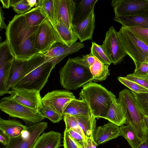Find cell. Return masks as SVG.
<instances>
[{
	"label": "cell",
	"mask_w": 148,
	"mask_h": 148,
	"mask_svg": "<svg viewBox=\"0 0 148 148\" xmlns=\"http://www.w3.org/2000/svg\"><path fill=\"white\" fill-rule=\"evenodd\" d=\"M39 26L28 25L23 14L16 15L9 22L6 30V40L15 58L27 60L39 53L34 47Z\"/></svg>",
	"instance_id": "1"
},
{
	"label": "cell",
	"mask_w": 148,
	"mask_h": 148,
	"mask_svg": "<svg viewBox=\"0 0 148 148\" xmlns=\"http://www.w3.org/2000/svg\"><path fill=\"white\" fill-rule=\"evenodd\" d=\"M54 67L51 62L46 60L44 54L38 53L27 60L19 81L13 87L40 91Z\"/></svg>",
	"instance_id": "2"
},
{
	"label": "cell",
	"mask_w": 148,
	"mask_h": 148,
	"mask_svg": "<svg viewBox=\"0 0 148 148\" xmlns=\"http://www.w3.org/2000/svg\"><path fill=\"white\" fill-rule=\"evenodd\" d=\"M79 99L86 102L96 118L106 116L116 96L101 85L92 82L83 86Z\"/></svg>",
	"instance_id": "3"
},
{
	"label": "cell",
	"mask_w": 148,
	"mask_h": 148,
	"mask_svg": "<svg viewBox=\"0 0 148 148\" xmlns=\"http://www.w3.org/2000/svg\"><path fill=\"white\" fill-rule=\"evenodd\" d=\"M62 86L68 90H74L92 82L93 78L89 68L69 58L59 71Z\"/></svg>",
	"instance_id": "4"
},
{
	"label": "cell",
	"mask_w": 148,
	"mask_h": 148,
	"mask_svg": "<svg viewBox=\"0 0 148 148\" xmlns=\"http://www.w3.org/2000/svg\"><path fill=\"white\" fill-rule=\"evenodd\" d=\"M118 102L122 106L126 119V123L131 125L138 136L145 141L146 136L143 114L131 90L127 89L119 92Z\"/></svg>",
	"instance_id": "5"
},
{
	"label": "cell",
	"mask_w": 148,
	"mask_h": 148,
	"mask_svg": "<svg viewBox=\"0 0 148 148\" xmlns=\"http://www.w3.org/2000/svg\"><path fill=\"white\" fill-rule=\"evenodd\" d=\"M117 34L125 51L134 62L135 69L143 63H148L147 44L125 27L122 26Z\"/></svg>",
	"instance_id": "6"
},
{
	"label": "cell",
	"mask_w": 148,
	"mask_h": 148,
	"mask_svg": "<svg viewBox=\"0 0 148 148\" xmlns=\"http://www.w3.org/2000/svg\"><path fill=\"white\" fill-rule=\"evenodd\" d=\"M0 109L10 117L22 119L28 126L41 122L45 118L40 111L23 105L11 95L1 99Z\"/></svg>",
	"instance_id": "7"
},
{
	"label": "cell",
	"mask_w": 148,
	"mask_h": 148,
	"mask_svg": "<svg viewBox=\"0 0 148 148\" xmlns=\"http://www.w3.org/2000/svg\"><path fill=\"white\" fill-rule=\"evenodd\" d=\"M47 127V123L40 122L28 126L19 136L10 139L4 148H32L35 142Z\"/></svg>",
	"instance_id": "8"
},
{
	"label": "cell",
	"mask_w": 148,
	"mask_h": 148,
	"mask_svg": "<svg viewBox=\"0 0 148 148\" xmlns=\"http://www.w3.org/2000/svg\"><path fill=\"white\" fill-rule=\"evenodd\" d=\"M57 42L63 43L51 23L46 19L39 25L36 36L35 48L39 53L45 54Z\"/></svg>",
	"instance_id": "9"
},
{
	"label": "cell",
	"mask_w": 148,
	"mask_h": 148,
	"mask_svg": "<svg viewBox=\"0 0 148 148\" xmlns=\"http://www.w3.org/2000/svg\"><path fill=\"white\" fill-rule=\"evenodd\" d=\"M101 46L114 65L121 62L127 55L118 36L117 32L112 26L106 32L105 39Z\"/></svg>",
	"instance_id": "10"
},
{
	"label": "cell",
	"mask_w": 148,
	"mask_h": 148,
	"mask_svg": "<svg viewBox=\"0 0 148 148\" xmlns=\"http://www.w3.org/2000/svg\"><path fill=\"white\" fill-rule=\"evenodd\" d=\"M111 4L115 17L148 15V0H114Z\"/></svg>",
	"instance_id": "11"
},
{
	"label": "cell",
	"mask_w": 148,
	"mask_h": 148,
	"mask_svg": "<svg viewBox=\"0 0 148 148\" xmlns=\"http://www.w3.org/2000/svg\"><path fill=\"white\" fill-rule=\"evenodd\" d=\"M11 88L8 93L21 104L39 111L43 107L40 91L18 87Z\"/></svg>",
	"instance_id": "12"
},
{
	"label": "cell",
	"mask_w": 148,
	"mask_h": 148,
	"mask_svg": "<svg viewBox=\"0 0 148 148\" xmlns=\"http://www.w3.org/2000/svg\"><path fill=\"white\" fill-rule=\"evenodd\" d=\"M75 98L71 92L64 90H55L47 93L42 98V101L43 106L49 107L63 116L66 106Z\"/></svg>",
	"instance_id": "13"
},
{
	"label": "cell",
	"mask_w": 148,
	"mask_h": 148,
	"mask_svg": "<svg viewBox=\"0 0 148 148\" xmlns=\"http://www.w3.org/2000/svg\"><path fill=\"white\" fill-rule=\"evenodd\" d=\"M6 40L0 44V96L8 93L7 83L14 59Z\"/></svg>",
	"instance_id": "14"
},
{
	"label": "cell",
	"mask_w": 148,
	"mask_h": 148,
	"mask_svg": "<svg viewBox=\"0 0 148 148\" xmlns=\"http://www.w3.org/2000/svg\"><path fill=\"white\" fill-rule=\"evenodd\" d=\"M56 23H61L74 31L73 23L76 3L73 0H53Z\"/></svg>",
	"instance_id": "15"
},
{
	"label": "cell",
	"mask_w": 148,
	"mask_h": 148,
	"mask_svg": "<svg viewBox=\"0 0 148 148\" xmlns=\"http://www.w3.org/2000/svg\"><path fill=\"white\" fill-rule=\"evenodd\" d=\"M84 47V43L79 42H76L71 46L57 42L44 55L46 60L51 62L55 67L66 56L78 51Z\"/></svg>",
	"instance_id": "16"
},
{
	"label": "cell",
	"mask_w": 148,
	"mask_h": 148,
	"mask_svg": "<svg viewBox=\"0 0 148 148\" xmlns=\"http://www.w3.org/2000/svg\"><path fill=\"white\" fill-rule=\"evenodd\" d=\"M120 136L119 126L110 122L96 127L93 134V138L98 146Z\"/></svg>",
	"instance_id": "17"
},
{
	"label": "cell",
	"mask_w": 148,
	"mask_h": 148,
	"mask_svg": "<svg viewBox=\"0 0 148 148\" xmlns=\"http://www.w3.org/2000/svg\"><path fill=\"white\" fill-rule=\"evenodd\" d=\"M94 9L85 19L79 23L73 25V30L81 42L92 39L95 26Z\"/></svg>",
	"instance_id": "18"
},
{
	"label": "cell",
	"mask_w": 148,
	"mask_h": 148,
	"mask_svg": "<svg viewBox=\"0 0 148 148\" xmlns=\"http://www.w3.org/2000/svg\"><path fill=\"white\" fill-rule=\"evenodd\" d=\"M62 137L58 132H44L37 139L32 148H58L61 145Z\"/></svg>",
	"instance_id": "19"
},
{
	"label": "cell",
	"mask_w": 148,
	"mask_h": 148,
	"mask_svg": "<svg viewBox=\"0 0 148 148\" xmlns=\"http://www.w3.org/2000/svg\"><path fill=\"white\" fill-rule=\"evenodd\" d=\"M21 122L15 119L7 120L0 118V130L5 133L10 139L19 136L27 128Z\"/></svg>",
	"instance_id": "20"
},
{
	"label": "cell",
	"mask_w": 148,
	"mask_h": 148,
	"mask_svg": "<svg viewBox=\"0 0 148 148\" xmlns=\"http://www.w3.org/2000/svg\"><path fill=\"white\" fill-rule=\"evenodd\" d=\"M104 119L119 126L126 123L123 108L118 102L116 97L113 99L108 112Z\"/></svg>",
	"instance_id": "21"
},
{
	"label": "cell",
	"mask_w": 148,
	"mask_h": 148,
	"mask_svg": "<svg viewBox=\"0 0 148 148\" xmlns=\"http://www.w3.org/2000/svg\"><path fill=\"white\" fill-rule=\"evenodd\" d=\"M98 0H82L79 1L75 8L74 15L73 25H76L87 17L94 9Z\"/></svg>",
	"instance_id": "22"
},
{
	"label": "cell",
	"mask_w": 148,
	"mask_h": 148,
	"mask_svg": "<svg viewBox=\"0 0 148 148\" xmlns=\"http://www.w3.org/2000/svg\"><path fill=\"white\" fill-rule=\"evenodd\" d=\"M114 20L125 27H138L148 29V15L120 16Z\"/></svg>",
	"instance_id": "23"
},
{
	"label": "cell",
	"mask_w": 148,
	"mask_h": 148,
	"mask_svg": "<svg viewBox=\"0 0 148 148\" xmlns=\"http://www.w3.org/2000/svg\"><path fill=\"white\" fill-rule=\"evenodd\" d=\"M91 112L87 103L85 101L75 98L68 104L63 112L64 114H68L76 116H88Z\"/></svg>",
	"instance_id": "24"
},
{
	"label": "cell",
	"mask_w": 148,
	"mask_h": 148,
	"mask_svg": "<svg viewBox=\"0 0 148 148\" xmlns=\"http://www.w3.org/2000/svg\"><path fill=\"white\" fill-rule=\"evenodd\" d=\"M27 60H19L14 58L7 83L8 90H9L19 81Z\"/></svg>",
	"instance_id": "25"
},
{
	"label": "cell",
	"mask_w": 148,
	"mask_h": 148,
	"mask_svg": "<svg viewBox=\"0 0 148 148\" xmlns=\"http://www.w3.org/2000/svg\"><path fill=\"white\" fill-rule=\"evenodd\" d=\"M77 123L86 137L93 138L96 128V118L91 112L88 116H76Z\"/></svg>",
	"instance_id": "26"
},
{
	"label": "cell",
	"mask_w": 148,
	"mask_h": 148,
	"mask_svg": "<svg viewBox=\"0 0 148 148\" xmlns=\"http://www.w3.org/2000/svg\"><path fill=\"white\" fill-rule=\"evenodd\" d=\"M53 28L62 42L68 46L75 43L78 39L74 31L70 30L62 23H56Z\"/></svg>",
	"instance_id": "27"
},
{
	"label": "cell",
	"mask_w": 148,
	"mask_h": 148,
	"mask_svg": "<svg viewBox=\"0 0 148 148\" xmlns=\"http://www.w3.org/2000/svg\"><path fill=\"white\" fill-rule=\"evenodd\" d=\"M95 58V63L89 68L92 74L93 81L95 82L102 81L105 80L110 74L108 69L109 65L101 62L97 58Z\"/></svg>",
	"instance_id": "28"
},
{
	"label": "cell",
	"mask_w": 148,
	"mask_h": 148,
	"mask_svg": "<svg viewBox=\"0 0 148 148\" xmlns=\"http://www.w3.org/2000/svg\"><path fill=\"white\" fill-rule=\"evenodd\" d=\"M119 129L121 136L126 139L132 148H137L143 142L130 125H121L119 126Z\"/></svg>",
	"instance_id": "29"
},
{
	"label": "cell",
	"mask_w": 148,
	"mask_h": 148,
	"mask_svg": "<svg viewBox=\"0 0 148 148\" xmlns=\"http://www.w3.org/2000/svg\"><path fill=\"white\" fill-rule=\"evenodd\" d=\"M35 7H39L43 15L54 27L56 23L53 0H37Z\"/></svg>",
	"instance_id": "30"
},
{
	"label": "cell",
	"mask_w": 148,
	"mask_h": 148,
	"mask_svg": "<svg viewBox=\"0 0 148 148\" xmlns=\"http://www.w3.org/2000/svg\"><path fill=\"white\" fill-rule=\"evenodd\" d=\"M27 25L31 26H39L46 19L39 7H35L23 14Z\"/></svg>",
	"instance_id": "31"
},
{
	"label": "cell",
	"mask_w": 148,
	"mask_h": 148,
	"mask_svg": "<svg viewBox=\"0 0 148 148\" xmlns=\"http://www.w3.org/2000/svg\"><path fill=\"white\" fill-rule=\"evenodd\" d=\"M90 53L103 63L109 65L112 63L110 60L101 45L95 42H92Z\"/></svg>",
	"instance_id": "32"
},
{
	"label": "cell",
	"mask_w": 148,
	"mask_h": 148,
	"mask_svg": "<svg viewBox=\"0 0 148 148\" xmlns=\"http://www.w3.org/2000/svg\"><path fill=\"white\" fill-rule=\"evenodd\" d=\"M63 117L66 125L65 130H68L71 129L81 134L86 140L87 138L79 126L75 116L64 114Z\"/></svg>",
	"instance_id": "33"
},
{
	"label": "cell",
	"mask_w": 148,
	"mask_h": 148,
	"mask_svg": "<svg viewBox=\"0 0 148 148\" xmlns=\"http://www.w3.org/2000/svg\"><path fill=\"white\" fill-rule=\"evenodd\" d=\"M138 104L144 115H148V93H136L131 90Z\"/></svg>",
	"instance_id": "34"
},
{
	"label": "cell",
	"mask_w": 148,
	"mask_h": 148,
	"mask_svg": "<svg viewBox=\"0 0 148 148\" xmlns=\"http://www.w3.org/2000/svg\"><path fill=\"white\" fill-rule=\"evenodd\" d=\"M40 112L43 117L48 119L53 123H59L62 120L63 117V116L47 106H43Z\"/></svg>",
	"instance_id": "35"
},
{
	"label": "cell",
	"mask_w": 148,
	"mask_h": 148,
	"mask_svg": "<svg viewBox=\"0 0 148 148\" xmlns=\"http://www.w3.org/2000/svg\"><path fill=\"white\" fill-rule=\"evenodd\" d=\"M118 79L120 82L133 91L138 93H148V89L127 79L125 77H119L118 78Z\"/></svg>",
	"instance_id": "36"
},
{
	"label": "cell",
	"mask_w": 148,
	"mask_h": 148,
	"mask_svg": "<svg viewBox=\"0 0 148 148\" xmlns=\"http://www.w3.org/2000/svg\"><path fill=\"white\" fill-rule=\"evenodd\" d=\"M10 6L18 14H23L31 10L32 7L29 5L27 0H10Z\"/></svg>",
	"instance_id": "37"
},
{
	"label": "cell",
	"mask_w": 148,
	"mask_h": 148,
	"mask_svg": "<svg viewBox=\"0 0 148 148\" xmlns=\"http://www.w3.org/2000/svg\"><path fill=\"white\" fill-rule=\"evenodd\" d=\"M71 59L74 62L89 68L95 63V57L90 53L83 56L82 57H77L71 58Z\"/></svg>",
	"instance_id": "38"
},
{
	"label": "cell",
	"mask_w": 148,
	"mask_h": 148,
	"mask_svg": "<svg viewBox=\"0 0 148 148\" xmlns=\"http://www.w3.org/2000/svg\"><path fill=\"white\" fill-rule=\"evenodd\" d=\"M126 27L148 45V29L138 27Z\"/></svg>",
	"instance_id": "39"
},
{
	"label": "cell",
	"mask_w": 148,
	"mask_h": 148,
	"mask_svg": "<svg viewBox=\"0 0 148 148\" xmlns=\"http://www.w3.org/2000/svg\"><path fill=\"white\" fill-rule=\"evenodd\" d=\"M67 131L77 143L79 148L83 147L86 145V140L79 133L71 129Z\"/></svg>",
	"instance_id": "40"
},
{
	"label": "cell",
	"mask_w": 148,
	"mask_h": 148,
	"mask_svg": "<svg viewBox=\"0 0 148 148\" xmlns=\"http://www.w3.org/2000/svg\"><path fill=\"white\" fill-rule=\"evenodd\" d=\"M63 143L64 148H79L77 143L65 130L64 133Z\"/></svg>",
	"instance_id": "41"
},
{
	"label": "cell",
	"mask_w": 148,
	"mask_h": 148,
	"mask_svg": "<svg viewBox=\"0 0 148 148\" xmlns=\"http://www.w3.org/2000/svg\"><path fill=\"white\" fill-rule=\"evenodd\" d=\"M132 74L138 77L147 78L148 77V63L142 64L137 69H135Z\"/></svg>",
	"instance_id": "42"
},
{
	"label": "cell",
	"mask_w": 148,
	"mask_h": 148,
	"mask_svg": "<svg viewBox=\"0 0 148 148\" xmlns=\"http://www.w3.org/2000/svg\"><path fill=\"white\" fill-rule=\"evenodd\" d=\"M125 77L140 85L148 89V78H143L136 77L132 74L127 75Z\"/></svg>",
	"instance_id": "43"
},
{
	"label": "cell",
	"mask_w": 148,
	"mask_h": 148,
	"mask_svg": "<svg viewBox=\"0 0 148 148\" xmlns=\"http://www.w3.org/2000/svg\"><path fill=\"white\" fill-rule=\"evenodd\" d=\"M10 138L5 133L0 131V142L3 145L6 146L8 144Z\"/></svg>",
	"instance_id": "44"
},
{
	"label": "cell",
	"mask_w": 148,
	"mask_h": 148,
	"mask_svg": "<svg viewBox=\"0 0 148 148\" xmlns=\"http://www.w3.org/2000/svg\"><path fill=\"white\" fill-rule=\"evenodd\" d=\"M86 144L83 147L80 148H97L98 145L94 141L93 138H87Z\"/></svg>",
	"instance_id": "45"
},
{
	"label": "cell",
	"mask_w": 148,
	"mask_h": 148,
	"mask_svg": "<svg viewBox=\"0 0 148 148\" xmlns=\"http://www.w3.org/2000/svg\"><path fill=\"white\" fill-rule=\"evenodd\" d=\"M0 30L1 31L3 29H5V30L7 29V26L5 24L4 20L5 17L4 16L3 14L4 12L2 9V8L0 7Z\"/></svg>",
	"instance_id": "46"
},
{
	"label": "cell",
	"mask_w": 148,
	"mask_h": 148,
	"mask_svg": "<svg viewBox=\"0 0 148 148\" xmlns=\"http://www.w3.org/2000/svg\"><path fill=\"white\" fill-rule=\"evenodd\" d=\"M3 8H8L10 6V0H0Z\"/></svg>",
	"instance_id": "47"
},
{
	"label": "cell",
	"mask_w": 148,
	"mask_h": 148,
	"mask_svg": "<svg viewBox=\"0 0 148 148\" xmlns=\"http://www.w3.org/2000/svg\"><path fill=\"white\" fill-rule=\"evenodd\" d=\"M144 122L146 133H148V115H144Z\"/></svg>",
	"instance_id": "48"
},
{
	"label": "cell",
	"mask_w": 148,
	"mask_h": 148,
	"mask_svg": "<svg viewBox=\"0 0 148 148\" xmlns=\"http://www.w3.org/2000/svg\"><path fill=\"white\" fill-rule=\"evenodd\" d=\"M29 5L31 7L35 6L37 0H27Z\"/></svg>",
	"instance_id": "49"
},
{
	"label": "cell",
	"mask_w": 148,
	"mask_h": 148,
	"mask_svg": "<svg viewBox=\"0 0 148 148\" xmlns=\"http://www.w3.org/2000/svg\"><path fill=\"white\" fill-rule=\"evenodd\" d=\"M137 148H148V143L144 142Z\"/></svg>",
	"instance_id": "50"
},
{
	"label": "cell",
	"mask_w": 148,
	"mask_h": 148,
	"mask_svg": "<svg viewBox=\"0 0 148 148\" xmlns=\"http://www.w3.org/2000/svg\"></svg>",
	"instance_id": "51"
}]
</instances>
